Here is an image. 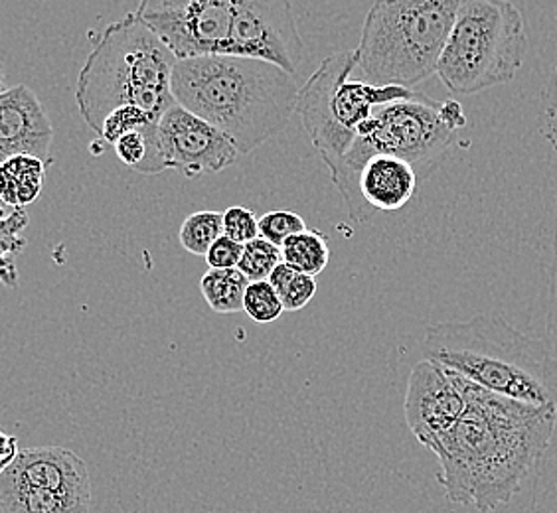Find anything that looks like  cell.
Returning <instances> with one entry per match:
<instances>
[{"label":"cell","instance_id":"obj_1","mask_svg":"<svg viewBox=\"0 0 557 513\" xmlns=\"http://www.w3.org/2000/svg\"><path fill=\"white\" fill-rule=\"evenodd\" d=\"M465 411L433 452L455 505L491 513L520 492L556 433L557 406L498 396L461 375Z\"/></svg>","mask_w":557,"mask_h":513},{"label":"cell","instance_id":"obj_2","mask_svg":"<svg viewBox=\"0 0 557 513\" xmlns=\"http://www.w3.org/2000/svg\"><path fill=\"white\" fill-rule=\"evenodd\" d=\"M171 87L178 105L220 128L239 154H251L283 130L299 96L295 74L232 54L176 60Z\"/></svg>","mask_w":557,"mask_h":513},{"label":"cell","instance_id":"obj_3","mask_svg":"<svg viewBox=\"0 0 557 513\" xmlns=\"http://www.w3.org/2000/svg\"><path fill=\"white\" fill-rule=\"evenodd\" d=\"M423 355L498 396L557 406L556 355L500 314L429 326Z\"/></svg>","mask_w":557,"mask_h":513},{"label":"cell","instance_id":"obj_4","mask_svg":"<svg viewBox=\"0 0 557 513\" xmlns=\"http://www.w3.org/2000/svg\"><path fill=\"white\" fill-rule=\"evenodd\" d=\"M174 64L176 55L135 12L109 24L77 77L75 101L82 117L96 133L101 121L123 105L162 117L176 103L171 87Z\"/></svg>","mask_w":557,"mask_h":513},{"label":"cell","instance_id":"obj_5","mask_svg":"<svg viewBox=\"0 0 557 513\" xmlns=\"http://www.w3.org/2000/svg\"><path fill=\"white\" fill-rule=\"evenodd\" d=\"M465 127L467 115L455 99L437 103L416 91L408 99L375 108L374 115L358 127L350 149L331 174L352 222L366 224L375 215L358 192V176L368 159L374 154L404 159L416 168L421 183L440 166L457 139V130Z\"/></svg>","mask_w":557,"mask_h":513},{"label":"cell","instance_id":"obj_6","mask_svg":"<svg viewBox=\"0 0 557 513\" xmlns=\"http://www.w3.org/2000/svg\"><path fill=\"white\" fill-rule=\"evenodd\" d=\"M462 0H374L356 62L375 86H418L437 72Z\"/></svg>","mask_w":557,"mask_h":513},{"label":"cell","instance_id":"obj_7","mask_svg":"<svg viewBox=\"0 0 557 513\" xmlns=\"http://www.w3.org/2000/svg\"><path fill=\"white\" fill-rule=\"evenodd\" d=\"M524 16L508 0H462L437 64L453 96L510 84L528 55Z\"/></svg>","mask_w":557,"mask_h":513},{"label":"cell","instance_id":"obj_8","mask_svg":"<svg viewBox=\"0 0 557 513\" xmlns=\"http://www.w3.org/2000/svg\"><path fill=\"white\" fill-rule=\"evenodd\" d=\"M356 67V50L326 55L297 96L295 113H299L312 147L331 174L350 149L358 127L374 115L375 108L416 93L404 86L354 82L350 75Z\"/></svg>","mask_w":557,"mask_h":513},{"label":"cell","instance_id":"obj_9","mask_svg":"<svg viewBox=\"0 0 557 513\" xmlns=\"http://www.w3.org/2000/svg\"><path fill=\"white\" fill-rule=\"evenodd\" d=\"M84 459L64 447L21 449L0 472V513H89Z\"/></svg>","mask_w":557,"mask_h":513},{"label":"cell","instance_id":"obj_10","mask_svg":"<svg viewBox=\"0 0 557 513\" xmlns=\"http://www.w3.org/2000/svg\"><path fill=\"white\" fill-rule=\"evenodd\" d=\"M236 0H140L139 21L176 60L222 54Z\"/></svg>","mask_w":557,"mask_h":513},{"label":"cell","instance_id":"obj_11","mask_svg":"<svg viewBox=\"0 0 557 513\" xmlns=\"http://www.w3.org/2000/svg\"><path fill=\"white\" fill-rule=\"evenodd\" d=\"M222 54L256 58L297 74L305 43L290 0H236Z\"/></svg>","mask_w":557,"mask_h":513},{"label":"cell","instance_id":"obj_12","mask_svg":"<svg viewBox=\"0 0 557 513\" xmlns=\"http://www.w3.org/2000/svg\"><path fill=\"white\" fill-rule=\"evenodd\" d=\"M157 139L164 168L181 172L190 180L225 171L239 157L220 128L178 103L162 113Z\"/></svg>","mask_w":557,"mask_h":513},{"label":"cell","instance_id":"obj_13","mask_svg":"<svg viewBox=\"0 0 557 513\" xmlns=\"http://www.w3.org/2000/svg\"><path fill=\"white\" fill-rule=\"evenodd\" d=\"M465 411L461 375L421 360L409 374L404 415L409 430L425 449L435 452Z\"/></svg>","mask_w":557,"mask_h":513},{"label":"cell","instance_id":"obj_14","mask_svg":"<svg viewBox=\"0 0 557 513\" xmlns=\"http://www.w3.org/2000/svg\"><path fill=\"white\" fill-rule=\"evenodd\" d=\"M52 139V121L30 87H9L0 93V162L16 154L48 161Z\"/></svg>","mask_w":557,"mask_h":513},{"label":"cell","instance_id":"obj_15","mask_svg":"<svg viewBox=\"0 0 557 513\" xmlns=\"http://www.w3.org/2000/svg\"><path fill=\"white\" fill-rule=\"evenodd\" d=\"M418 186L416 168L392 154H374L358 176L360 198L374 214L401 210L413 198Z\"/></svg>","mask_w":557,"mask_h":513},{"label":"cell","instance_id":"obj_16","mask_svg":"<svg viewBox=\"0 0 557 513\" xmlns=\"http://www.w3.org/2000/svg\"><path fill=\"white\" fill-rule=\"evenodd\" d=\"M46 164L33 154H16L0 162V200L11 208H24L42 192Z\"/></svg>","mask_w":557,"mask_h":513},{"label":"cell","instance_id":"obj_17","mask_svg":"<svg viewBox=\"0 0 557 513\" xmlns=\"http://www.w3.org/2000/svg\"><path fill=\"white\" fill-rule=\"evenodd\" d=\"M246 275L239 268H210L200 278V292L208 306L218 314H237L244 312L246 297Z\"/></svg>","mask_w":557,"mask_h":513},{"label":"cell","instance_id":"obj_18","mask_svg":"<svg viewBox=\"0 0 557 513\" xmlns=\"http://www.w3.org/2000/svg\"><path fill=\"white\" fill-rule=\"evenodd\" d=\"M281 259L295 271L317 277L329 265L331 249L321 232L302 229L281 246Z\"/></svg>","mask_w":557,"mask_h":513},{"label":"cell","instance_id":"obj_19","mask_svg":"<svg viewBox=\"0 0 557 513\" xmlns=\"http://www.w3.org/2000/svg\"><path fill=\"white\" fill-rule=\"evenodd\" d=\"M113 149L117 152L119 161L139 174H161L166 171L159 149L157 128L129 130L113 142Z\"/></svg>","mask_w":557,"mask_h":513},{"label":"cell","instance_id":"obj_20","mask_svg":"<svg viewBox=\"0 0 557 513\" xmlns=\"http://www.w3.org/2000/svg\"><path fill=\"white\" fill-rule=\"evenodd\" d=\"M271 287L277 290L278 299L285 312L302 311L317 295V280L311 275L299 273L287 263H278L269 275Z\"/></svg>","mask_w":557,"mask_h":513},{"label":"cell","instance_id":"obj_21","mask_svg":"<svg viewBox=\"0 0 557 513\" xmlns=\"http://www.w3.org/2000/svg\"><path fill=\"white\" fill-rule=\"evenodd\" d=\"M224 236V215L205 210L188 215L181 225V246L193 255L205 256L218 237Z\"/></svg>","mask_w":557,"mask_h":513},{"label":"cell","instance_id":"obj_22","mask_svg":"<svg viewBox=\"0 0 557 513\" xmlns=\"http://www.w3.org/2000/svg\"><path fill=\"white\" fill-rule=\"evenodd\" d=\"M159 121L161 117L152 115L149 111H143L135 105H123V108L113 109L108 117L101 121L97 135L103 142L113 145L121 135L129 130H154L159 127Z\"/></svg>","mask_w":557,"mask_h":513},{"label":"cell","instance_id":"obj_23","mask_svg":"<svg viewBox=\"0 0 557 513\" xmlns=\"http://www.w3.org/2000/svg\"><path fill=\"white\" fill-rule=\"evenodd\" d=\"M281 261H283L281 247L271 243L263 237H256L244 246V253H242L237 268L246 275L249 283H256V280H268L269 275L273 273V268L277 267Z\"/></svg>","mask_w":557,"mask_h":513},{"label":"cell","instance_id":"obj_24","mask_svg":"<svg viewBox=\"0 0 557 513\" xmlns=\"http://www.w3.org/2000/svg\"><path fill=\"white\" fill-rule=\"evenodd\" d=\"M244 312L258 324H269L278 321L285 309L281 304L277 290L271 287L269 280H256L247 285Z\"/></svg>","mask_w":557,"mask_h":513},{"label":"cell","instance_id":"obj_25","mask_svg":"<svg viewBox=\"0 0 557 513\" xmlns=\"http://www.w3.org/2000/svg\"><path fill=\"white\" fill-rule=\"evenodd\" d=\"M302 229H307L305 220L299 214L287 212V210L269 212L263 217H259V237H263L278 247Z\"/></svg>","mask_w":557,"mask_h":513},{"label":"cell","instance_id":"obj_26","mask_svg":"<svg viewBox=\"0 0 557 513\" xmlns=\"http://www.w3.org/2000/svg\"><path fill=\"white\" fill-rule=\"evenodd\" d=\"M224 236L244 243L259 237V220L246 205H230L224 214Z\"/></svg>","mask_w":557,"mask_h":513},{"label":"cell","instance_id":"obj_27","mask_svg":"<svg viewBox=\"0 0 557 513\" xmlns=\"http://www.w3.org/2000/svg\"><path fill=\"white\" fill-rule=\"evenodd\" d=\"M242 253L244 243H237L232 237H218L205 255L206 263L210 268H236Z\"/></svg>","mask_w":557,"mask_h":513},{"label":"cell","instance_id":"obj_28","mask_svg":"<svg viewBox=\"0 0 557 513\" xmlns=\"http://www.w3.org/2000/svg\"><path fill=\"white\" fill-rule=\"evenodd\" d=\"M18 450H21L18 440L11 437V435H7L4 430H0V472L4 471L12 460L16 459Z\"/></svg>","mask_w":557,"mask_h":513},{"label":"cell","instance_id":"obj_29","mask_svg":"<svg viewBox=\"0 0 557 513\" xmlns=\"http://www.w3.org/2000/svg\"><path fill=\"white\" fill-rule=\"evenodd\" d=\"M16 278H18L16 267H9V265L0 263V285H7V287H14V285H16Z\"/></svg>","mask_w":557,"mask_h":513},{"label":"cell","instance_id":"obj_30","mask_svg":"<svg viewBox=\"0 0 557 513\" xmlns=\"http://www.w3.org/2000/svg\"><path fill=\"white\" fill-rule=\"evenodd\" d=\"M4 89H9V87H7V72H4V65H2V60H0V93H2Z\"/></svg>","mask_w":557,"mask_h":513},{"label":"cell","instance_id":"obj_31","mask_svg":"<svg viewBox=\"0 0 557 513\" xmlns=\"http://www.w3.org/2000/svg\"><path fill=\"white\" fill-rule=\"evenodd\" d=\"M556 75H557V70H556Z\"/></svg>","mask_w":557,"mask_h":513}]
</instances>
